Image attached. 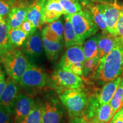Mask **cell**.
Segmentation results:
<instances>
[{
    "instance_id": "cell-38",
    "label": "cell",
    "mask_w": 123,
    "mask_h": 123,
    "mask_svg": "<svg viewBox=\"0 0 123 123\" xmlns=\"http://www.w3.org/2000/svg\"><path fill=\"white\" fill-rule=\"evenodd\" d=\"M91 2L95 4H105V3H113L115 0H90Z\"/></svg>"
},
{
    "instance_id": "cell-1",
    "label": "cell",
    "mask_w": 123,
    "mask_h": 123,
    "mask_svg": "<svg viewBox=\"0 0 123 123\" xmlns=\"http://www.w3.org/2000/svg\"><path fill=\"white\" fill-rule=\"evenodd\" d=\"M123 73V38L118 37L114 48L100 60L95 79L108 82L121 76Z\"/></svg>"
},
{
    "instance_id": "cell-20",
    "label": "cell",
    "mask_w": 123,
    "mask_h": 123,
    "mask_svg": "<svg viewBox=\"0 0 123 123\" xmlns=\"http://www.w3.org/2000/svg\"><path fill=\"white\" fill-rule=\"evenodd\" d=\"M42 41L47 59L51 62L56 61L62 51L63 43L53 42L43 37H42Z\"/></svg>"
},
{
    "instance_id": "cell-29",
    "label": "cell",
    "mask_w": 123,
    "mask_h": 123,
    "mask_svg": "<svg viewBox=\"0 0 123 123\" xmlns=\"http://www.w3.org/2000/svg\"><path fill=\"white\" fill-rule=\"evenodd\" d=\"M47 25L54 33L63 39V24L61 18L53 22L47 24Z\"/></svg>"
},
{
    "instance_id": "cell-16",
    "label": "cell",
    "mask_w": 123,
    "mask_h": 123,
    "mask_svg": "<svg viewBox=\"0 0 123 123\" xmlns=\"http://www.w3.org/2000/svg\"><path fill=\"white\" fill-rule=\"evenodd\" d=\"M28 6H19L14 7L6 18L9 32L14 29L19 28L26 18Z\"/></svg>"
},
{
    "instance_id": "cell-41",
    "label": "cell",
    "mask_w": 123,
    "mask_h": 123,
    "mask_svg": "<svg viewBox=\"0 0 123 123\" xmlns=\"http://www.w3.org/2000/svg\"><path fill=\"white\" fill-rule=\"evenodd\" d=\"M3 19V18L2 17H1V16H0V22H1V20H2Z\"/></svg>"
},
{
    "instance_id": "cell-17",
    "label": "cell",
    "mask_w": 123,
    "mask_h": 123,
    "mask_svg": "<svg viewBox=\"0 0 123 123\" xmlns=\"http://www.w3.org/2000/svg\"><path fill=\"white\" fill-rule=\"evenodd\" d=\"M117 38V36L112 35L108 32H101L98 45V56L100 60L105 57L114 48Z\"/></svg>"
},
{
    "instance_id": "cell-25",
    "label": "cell",
    "mask_w": 123,
    "mask_h": 123,
    "mask_svg": "<svg viewBox=\"0 0 123 123\" xmlns=\"http://www.w3.org/2000/svg\"><path fill=\"white\" fill-rule=\"evenodd\" d=\"M28 36V34L20 27L13 29L9 31V38L13 49L24 46Z\"/></svg>"
},
{
    "instance_id": "cell-8",
    "label": "cell",
    "mask_w": 123,
    "mask_h": 123,
    "mask_svg": "<svg viewBox=\"0 0 123 123\" xmlns=\"http://www.w3.org/2000/svg\"><path fill=\"white\" fill-rule=\"evenodd\" d=\"M51 80L57 88L58 92L61 91L82 88L84 80L81 76L59 68L54 71L51 75Z\"/></svg>"
},
{
    "instance_id": "cell-44",
    "label": "cell",
    "mask_w": 123,
    "mask_h": 123,
    "mask_svg": "<svg viewBox=\"0 0 123 123\" xmlns=\"http://www.w3.org/2000/svg\"></svg>"
},
{
    "instance_id": "cell-31",
    "label": "cell",
    "mask_w": 123,
    "mask_h": 123,
    "mask_svg": "<svg viewBox=\"0 0 123 123\" xmlns=\"http://www.w3.org/2000/svg\"><path fill=\"white\" fill-rule=\"evenodd\" d=\"M20 28L22 29V30H24L25 32H26L28 34L29 36L33 34L35 31L37 30L34 27L33 23L31 22L30 21H29L27 19L25 20L24 22L21 24Z\"/></svg>"
},
{
    "instance_id": "cell-13",
    "label": "cell",
    "mask_w": 123,
    "mask_h": 123,
    "mask_svg": "<svg viewBox=\"0 0 123 123\" xmlns=\"http://www.w3.org/2000/svg\"><path fill=\"white\" fill-rule=\"evenodd\" d=\"M42 36L38 29L33 34L29 35L24 44V53L29 59H36L39 58L43 53Z\"/></svg>"
},
{
    "instance_id": "cell-6",
    "label": "cell",
    "mask_w": 123,
    "mask_h": 123,
    "mask_svg": "<svg viewBox=\"0 0 123 123\" xmlns=\"http://www.w3.org/2000/svg\"><path fill=\"white\" fill-rule=\"evenodd\" d=\"M84 117L88 121L98 123H108L112 119V110L110 103L101 104L96 94L88 98Z\"/></svg>"
},
{
    "instance_id": "cell-7",
    "label": "cell",
    "mask_w": 123,
    "mask_h": 123,
    "mask_svg": "<svg viewBox=\"0 0 123 123\" xmlns=\"http://www.w3.org/2000/svg\"><path fill=\"white\" fill-rule=\"evenodd\" d=\"M19 84L25 89L37 90L44 88L47 84V74L42 68L30 62Z\"/></svg>"
},
{
    "instance_id": "cell-40",
    "label": "cell",
    "mask_w": 123,
    "mask_h": 123,
    "mask_svg": "<svg viewBox=\"0 0 123 123\" xmlns=\"http://www.w3.org/2000/svg\"><path fill=\"white\" fill-rule=\"evenodd\" d=\"M89 123H95V122H93V121H88Z\"/></svg>"
},
{
    "instance_id": "cell-37",
    "label": "cell",
    "mask_w": 123,
    "mask_h": 123,
    "mask_svg": "<svg viewBox=\"0 0 123 123\" xmlns=\"http://www.w3.org/2000/svg\"><path fill=\"white\" fill-rule=\"evenodd\" d=\"M70 1L80 3V4L83 6L84 8H86V7L88 6V5H89L91 3H92V2H91L90 0H70Z\"/></svg>"
},
{
    "instance_id": "cell-24",
    "label": "cell",
    "mask_w": 123,
    "mask_h": 123,
    "mask_svg": "<svg viewBox=\"0 0 123 123\" xmlns=\"http://www.w3.org/2000/svg\"><path fill=\"white\" fill-rule=\"evenodd\" d=\"M99 63L100 59L98 56L85 61L83 67V75L82 76L84 81L95 78Z\"/></svg>"
},
{
    "instance_id": "cell-26",
    "label": "cell",
    "mask_w": 123,
    "mask_h": 123,
    "mask_svg": "<svg viewBox=\"0 0 123 123\" xmlns=\"http://www.w3.org/2000/svg\"><path fill=\"white\" fill-rule=\"evenodd\" d=\"M112 110V116L123 106V76L113 98L110 102Z\"/></svg>"
},
{
    "instance_id": "cell-21",
    "label": "cell",
    "mask_w": 123,
    "mask_h": 123,
    "mask_svg": "<svg viewBox=\"0 0 123 123\" xmlns=\"http://www.w3.org/2000/svg\"><path fill=\"white\" fill-rule=\"evenodd\" d=\"M13 49L9 38L6 18L0 22V55L1 56L8 51Z\"/></svg>"
},
{
    "instance_id": "cell-19",
    "label": "cell",
    "mask_w": 123,
    "mask_h": 123,
    "mask_svg": "<svg viewBox=\"0 0 123 123\" xmlns=\"http://www.w3.org/2000/svg\"><path fill=\"white\" fill-rule=\"evenodd\" d=\"M63 42L66 49L76 45H83L75 33L68 15H64Z\"/></svg>"
},
{
    "instance_id": "cell-36",
    "label": "cell",
    "mask_w": 123,
    "mask_h": 123,
    "mask_svg": "<svg viewBox=\"0 0 123 123\" xmlns=\"http://www.w3.org/2000/svg\"><path fill=\"white\" fill-rule=\"evenodd\" d=\"M69 123H89V122L85 117L82 116L73 117Z\"/></svg>"
},
{
    "instance_id": "cell-23",
    "label": "cell",
    "mask_w": 123,
    "mask_h": 123,
    "mask_svg": "<svg viewBox=\"0 0 123 123\" xmlns=\"http://www.w3.org/2000/svg\"><path fill=\"white\" fill-rule=\"evenodd\" d=\"M100 34L98 33L92 35L83 44V50L85 57V61L98 56V41L100 36Z\"/></svg>"
},
{
    "instance_id": "cell-22",
    "label": "cell",
    "mask_w": 123,
    "mask_h": 123,
    "mask_svg": "<svg viewBox=\"0 0 123 123\" xmlns=\"http://www.w3.org/2000/svg\"><path fill=\"white\" fill-rule=\"evenodd\" d=\"M90 11L91 14L93 21L99 29L102 31L103 33L108 32L107 31V23L106 20L105 15L103 13L98 7L96 4L95 3H91L86 7Z\"/></svg>"
},
{
    "instance_id": "cell-9",
    "label": "cell",
    "mask_w": 123,
    "mask_h": 123,
    "mask_svg": "<svg viewBox=\"0 0 123 123\" xmlns=\"http://www.w3.org/2000/svg\"><path fill=\"white\" fill-rule=\"evenodd\" d=\"M63 108L55 96H47L42 101V123H61Z\"/></svg>"
},
{
    "instance_id": "cell-35",
    "label": "cell",
    "mask_w": 123,
    "mask_h": 123,
    "mask_svg": "<svg viewBox=\"0 0 123 123\" xmlns=\"http://www.w3.org/2000/svg\"><path fill=\"white\" fill-rule=\"evenodd\" d=\"M6 84V79L5 78V75L2 70L0 68V98L5 88Z\"/></svg>"
},
{
    "instance_id": "cell-12",
    "label": "cell",
    "mask_w": 123,
    "mask_h": 123,
    "mask_svg": "<svg viewBox=\"0 0 123 123\" xmlns=\"http://www.w3.org/2000/svg\"><path fill=\"white\" fill-rule=\"evenodd\" d=\"M18 83L8 76L6 78L5 88L0 98V105L13 116L15 101L18 95Z\"/></svg>"
},
{
    "instance_id": "cell-15",
    "label": "cell",
    "mask_w": 123,
    "mask_h": 123,
    "mask_svg": "<svg viewBox=\"0 0 123 123\" xmlns=\"http://www.w3.org/2000/svg\"><path fill=\"white\" fill-rule=\"evenodd\" d=\"M46 0H34L28 6L26 19L32 22L37 29H41L43 25V13Z\"/></svg>"
},
{
    "instance_id": "cell-11",
    "label": "cell",
    "mask_w": 123,
    "mask_h": 123,
    "mask_svg": "<svg viewBox=\"0 0 123 123\" xmlns=\"http://www.w3.org/2000/svg\"><path fill=\"white\" fill-rule=\"evenodd\" d=\"M99 9L105 15L107 23V31L109 33L117 36V24L121 10V5L113 3L96 4Z\"/></svg>"
},
{
    "instance_id": "cell-42",
    "label": "cell",
    "mask_w": 123,
    "mask_h": 123,
    "mask_svg": "<svg viewBox=\"0 0 123 123\" xmlns=\"http://www.w3.org/2000/svg\"><path fill=\"white\" fill-rule=\"evenodd\" d=\"M1 57H2V56H1V55H0V63H1Z\"/></svg>"
},
{
    "instance_id": "cell-32",
    "label": "cell",
    "mask_w": 123,
    "mask_h": 123,
    "mask_svg": "<svg viewBox=\"0 0 123 123\" xmlns=\"http://www.w3.org/2000/svg\"><path fill=\"white\" fill-rule=\"evenodd\" d=\"M12 115L0 105V123H12Z\"/></svg>"
},
{
    "instance_id": "cell-18",
    "label": "cell",
    "mask_w": 123,
    "mask_h": 123,
    "mask_svg": "<svg viewBox=\"0 0 123 123\" xmlns=\"http://www.w3.org/2000/svg\"><path fill=\"white\" fill-rule=\"evenodd\" d=\"M121 79V77L119 76L113 80L107 82L99 93H96V96L100 103L101 104L110 103L117 88Z\"/></svg>"
},
{
    "instance_id": "cell-39",
    "label": "cell",
    "mask_w": 123,
    "mask_h": 123,
    "mask_svg": "<svg viewBox=\"0 0 123 123\" xmlns=\"http://www.w3.org/2000/svg\"><path fill=\"white\" fill-rule=\"evenodd\" d=\"M6 1H10V2H14L15 1H16V0H6Z\"/></svg>"
},
{
    "instance_id": "cell-4",
    "label": "cell",
    "mask_w": 123,
    "mask_h": 123,
    "mask_svg": "<svg viewBox=\"0 0 123 123\" xmlns=\"http://www.w3.org/2000/svg\"><path fill=\"white\" fill-rule=\"evenodd\" d=\"M68 15L75 33L83 44L86 39L96 34L99 30V27L87 9L84 8L74 14Z\"/></svg>"
},
{
    "instance_id": "cell-34",
    "label": "cell",
    "mask_w": 123,
    "mask_h": 123,
    "mask_svg": "<svg viewBox=\"0 0 123 123\" xmlns=\"http://www.w3.org/2000/svg\"><path fill=\"white\" fill-rule=\"evenodd\" d=\"M108 123H123V108L121 107L113 115Z\"/></svg>"
},
{
    "instance_id": "cell-43",
    "label": "cell",
    "mask_w": 123,
    "mask_h": 123,
    "mask_svg": "<svg viewBox=\"0 0 123 123\" xmlns=\"http://www.w3.org/2000/svg\"><path fill=\"white\" fill-rule=\"evenodd\" d=\"M122 75V76H123V74H122V75Z\"/></svg>"
},
{
    "instance_id": "cell-10",
    "label": "cell",
    "mask_w": 123,
    "mask_h": 123,
    "mask_svg": "<svg viewBox=\"0 0 123 123\" xmlns=\"http://www.w3.org/2000/svg\"><path fill=\"white\" fill-rule=\"evenodd\" d=\"M35 100L25 93L18 95L15 101L13 115L14 123H24L34 105Z\"/></svg>"
},
{
    "instance_id": "cell-27",
    "label": "cell",
    "mask_w": 123,
    "mask_h": 123,
    "mask_svg": "<svg viewBox=\"0 0 123 123\" xmlns=\"http://www.w3.org/2000/svg\"><path fill=\"white\" fill-rule=\"evenodd\" d=\"M24 123H42V101L35 100L33 109Z\"/></svg>"
},
{
    "instance_id": "cell-30",
    "label": "cell",
    "mask_w": 123,
    "mask_h": 123,
    "mask_svg": "<svg viewBox=\"0 0 123 123\" xmlns=\"http://www.w3.org/2000/svg\"><path fill=\"white\" fill-rule=\"evenodd\" d=\"M13 2L6 0H0V16L5 18L12 10Z\"/></svg>"
},
{
    "instance_id": "cell-33",
    "label": "cell",
    "mask_w": 123,
    "mask_h": 123,
    "mask_svg": "<svg viewBox=\"0 0 123 123\" xmlns=\"http://www.w3.org/2000/svg\"><path fill=\"white\" fill-rule=\"evenodd\" d=\"M117 37L123 38V5H121V10L117 24Z\"/></svg>"
},
{
    "instance_id": "cell-2",
    "label": "cell",
    "mask_w": 123,
    "mask_h": 123,
    "mask_svg": "<svg viewBox=\"0 0 123 123\" xmlns=\"http://www.w3.org/2000/svg\"><path fill=\"white\" fill-rule=\"evenodd\" d=\"M59 95L62 104L71 117L84 116L88 98L82 88L61 91L59 92Z\"/></svg>"
},
{
    "instance_id": "cell-5",
    "label": "cell",
    "mask_w": 123,
    "mask_h": 123,
    "mask_svg": "<svg viewBox=\"0 0 123 123\" xmlns=\"http://www.w3.org/2000/svg\"><path fill=\"white\" fill-rule=\"evenodd\" d=\"M84 62L83 46L76 45L67 49L61 58L59 66L63 70L83 76Z\"/></svg>"
},
{
    "instance_id": "cell-14",
    "label": "cell",
    "mask_w": 123,
    "mask_h": 123,
    "mask_svg": "<svg viewBox=\"0 0 123 123\" xmlns=\"http://www.w3.org/2000/svg\"><path fill=\"white\" fill-rule=\"evenodd\" d=\"M66 13L57 0H46L43 13V22L50 24L56 21Z\"/></svg>"
},
{
    "instance_id": "cell-28",
    "label": "cell",
    "mask_w": 123,
    "mask_h": 123,
    "mask_svg": "<svg viewBox=\"0 0 123 123\" xmlns=\"http://www.w3.org/2000/svg\"><path fill=\"white\" fill-rule=\"evenodd\" d=\"M61 5L66 13V15H71L79 12L84 9L83 6L79 2L70 0H57Z\"/></svg>"
},
{
    "instance_id": "cell-3",
    "label": "cell",
    "mask_w": 123,
    "mask_h": 123,
    "mask_svg": "<svg viewBox=\"0 0 123 123\" xmlns=\"http://www.w3.org/2000/svg\"><path fill=\"white\" fill-rule=\"evenodd\" d=\"M1 63H2L9 76L17 83H19L30 62L24 52L13 49L2 55Z\"/></svg>"
}]
</instances>
